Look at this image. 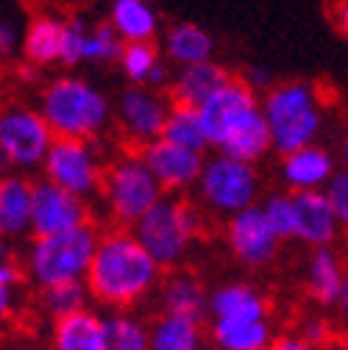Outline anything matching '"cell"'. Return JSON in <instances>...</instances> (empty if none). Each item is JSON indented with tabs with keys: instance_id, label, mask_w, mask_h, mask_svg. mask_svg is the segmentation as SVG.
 Instances as JSON below:
<instances>
[{
	"instance_id": "obj_43",
	"label": "cell",
	"mask_w": 348,
	"mask_h": 350,
	"mask_svg": "<svg viewBox=\"0 0 348 350\" xmlns=\"http://www.w3.org/2000/svg\"><path fill=\"white\" fill-rule=\"evenodd\" d=\"M3 261H9V242L0 237V265H3Z\"/></svg>"
},
{
	"instance_id": "obj_28",
	"label": "cell",
	"mask_w": 348,
	"mask_h": 350,
	"mask_svg": "<svg viewBox=\"0 0 348 350\" xmlns=\"http://www.w3.org/2000/svg\"><path fill=\"white\" fill-rule=\"evenodd\" d=\"M201 323L190 317L162 314L151 325V350H198Z\"/></svg>"
},
{
	"instance_id": "obj_24",
	"label": "cell",
	"mask_w": 348,
	"mask_h": 350,
	"mask_svg": "<svg viewBox=\"0 0 348 350\" xmlns=\"http://www.w3.org/2000/svg\"><path fill=\"white\" fill-rule=\"evenodd\" d=\"M164 53L182 67H192V64L212 62L214 42L201 25L179 23V25H173L164 36Z\"/></svg>"
},
{
	"instance_id": "obj_30",
	"label": "cell",
	"mask_w": 348,
	"mask_h": 350,
	"mask_svg": "<svg viewBox=\"0 0 348 350\" xmlns=\"http://www.w3.org/2000/svg\"><path fill=\"white\" fill-rule=\"evenodd\" d=\"M90 286L86 281H73V284H59L51 289H42V306L53 320H64L73 314L86 312V297H90Z\"/></svg>"
},
{
	"instance_id": "obj_16",
	"label": "cell",
	"mask_w": 348,
	"mask_h": 350,
	"mask_svg": "<svg viewBox=\"0 0 348 350\" xmlns=\"http://www.w3.org/2000/svg\"><path fill=\"white\" fill-rule=\"evenodd\" d=\"M34 184L25 175H3L0 181V237L14 239L31 231Z\"/></svg>"
},
{
	"instance_id": "obj_2",
	"label": "cell",
	"mask_w": 348,
	"mask_h": 350,
	"mask_svg": "<svg viewBox=\"0 0 348 350\" xmlns=\"http://www.w3.org/2000/svg\"><path fill=\"white\" fill-rule=\"evenodd\" d=\"M39 114L45 117L56 139H92L109 125L112 106L90 81L62 75L45 86L39 98Z\"/></svg>"
},
{
	"instance_id": "obj_7",
	"label": "cell",
	"mask_w": 348,
	"mask_h": 350,
	"mask_svg": "<svg viewBox=\"0 0 348 350\" xmlns=\"http://www.w3.org/2000/svg\"><path fill=\"white\" fill-rule=\"evenodd\" d=\"M198 192H201V200L212 211L234 217L253 206V200L259 195V175H256L253 164L217 153V156L206 159V164H203Z\"/></svg>"
},
{
	"instance_id": "obj_4",
	"label": "cell",
	"mask_w": 348,
	"mask_h": 350,
	"mask_svg": "<svg viewBox=\"0 0 348 350\" xmlns=\"http://www.w3.org/2000/svg\"><path fill=\"white\" fill-rule=\"evenodd\" d=\"M201 226L203 214L195 203L184 198H162L134 226V237L159 267H173L201 234Z\"/></svg>"
},
{
	"instance_id": "obj_3",
	"label": "cell",
	"mask_w": 348,
	"mask_h": 350,
	"mask_svg": "<svg viewBox=\"0 0 348 350\" xmlns=\"http://www.w3.org/2000/svg\"><path fill=\"white\" fill-rule=\"evenodd\" d=\"M98 245L101 234L95 226H81L53 237H34L25 253V273L39 289L86 281Z\"/></svg>"
},
{
	"instance_id": "obj_47",
	"label": "cell",
	"mask_w": 348,
	"mask_h": 350,
	"mask_svg": "<svg viewBox=\"0 0 348 350\" xmlns=\"http://www.w3.org/2000/svg\"><path fill=\"white\" fill-rule=\"evenodd\" d=\"M145 3H148V0H145Z\"/></svg>"
},
{
	"instance_id": "obj_33",
	"label": "cell",
	"mask_w": 348,
	"mask_h": 350,
	"mask_svg": "<svg viewBox=\"0 0 348 350\" xmlns=\"http://www.w3.org/2000/svg\"><path fill=\"white\" fill-rule=\"evenodd\" d=\"M262 211H265L268 223H271V228L276 231L279 239L295 237V203H293V195H271L262 203Z\"/></svg>"
},
{
	"instance_id": "obj_5",
	"label": "cell",
	"mask_w": 348,
	"mask_h": 350,
	"mask_svg": "<svg viewBox=\"0 0 348 350\" xmlns=\"http://www.w3.org/2000/svg\"><path fill=\"white\" fill-rule=\"evenodd\" d=\"M103 200L112 217L123 226H137L164 198L162 184L148 170L142 156H123L103 172Z\"/></svg>"
},
{
	"instance_id": "obj_23",
	"label": "cell",
	"mask_w": 348,
	"mask_h": 350,
	"mask_svg": "<svg viewBox=\"0 0 348 350\" xmlns=\"http://www.w3.org/2000/svg\"><path fill=\"white\" fill-rule=\"evenodd\" d=\"M345 270H343V261L340 256L332 250V247H318L312 256H310V265H307V286H310V295L323 303V306H332L337 303L343 286H345Z\"/></svg>"
},
{
	"instance_id": "obj_34",
	"label": "cell",
	"mask_w": 348,
	"mask_h": 350,
	"mask_svg": "<svg viewBox=\"0 0 348 350\" xmlns=\"http://www.w3.org/2000/svg\"><path fill=\"white\" fill-rule=\"evenodd\" d=\"M86 36H90V23L84 17L64 20V42H62V64L75 67L84 62L86 51Z\"/></svg>"
},
{
	"instance_id": "obj_8",
	"label": "cell",
	"mask_w": 348,
	"mask_h": 350,
	"mask_svg": "<svg viewBox=\"0 0 348 350\" xmlns=\"http://www.w3.org/2000/svg\"><path fill=\"white\" fill-rule=\"evenodd\" d=\"M45 178L70 195L86 200L103 187V167L86 139H56L45 159Z\"/></svg>"
},
{
	"instance_id": "obj_10",
	"label": "cell",
	"mask_w": 348,
	"mask_h": 350,
	"mask_svg": "<svg viewBox=\"0 0 348 350\" xmlns=\"http://www.w3.org/2000/svg\"><path fill=\"white\" fill-rule=\"evenodd\" d=\"M81 226H90L86 200L51 184L48 178L34 184V206H31V234L34 237H53V234H64Z\"/></svg>"
},
{
	"instance_id": "obj_46",
	"label": "cell",
	"mask_w": 348,
	"mask_h": 350,
	"mask_svg": "<svg viewBox=\"0 0 348 350\" xmlns=\"http://www.w3.org/2000/svg\"><path fill=\"white\" fill-rule=\"evenodd\" d=\"M198 350H209V347H203V345H201V347H198Z\"/></svg>"
},
{
	"instance_id": "obj_35",
	"label": "cell",
	"mask_w": 348,
	"mask_h": 350,
	"mask_svg": "<svg viewBox=\"0 0 348 350\" xmlns=\"http://www.w3.org/2000/svg\"><path fill=\"white\" fill-rule=\"evenodd\" d=\"M323 192H326V198H329V203L337 214L340 226L348 228V172H334Z\"/></svg>"
},
{
	"instance_id": "obj_36",
	"label": "cell",
	"mask_w": 348,
	"mask_h": 350,
	"mask_svg": "<svg viewBox=\"0 0 348 350\" xmlns=\"http://www.w3.org/2000/svg\"><path fill=\"white\" fill-rule=\"evenodd\" d=\"M20 48H23V39H20L17 23L9 17H0V64L12 62Z\"/></svg>"
},
{
	"instance_id": "obj_17",
	"label": "cell",
	"mask_w": 348,
	"mask_h": 350,
	"mask_svg": "<svg viewBox=\"0 0 348 350\" xmlns=\"http://www.w3.org/2000/svg\"><path fill=\"white\" fill-rule=\"evenodd\" d=\"M282 175L295 192H315L321 187L326 189V184L334 175V159L329 156V150H323L318 145H310L303 150H295V153L284 156Z\"/></svg>"
},
{
	"instance_id": "obj_1",
	"label": "cell",
	"mask_w": 348,
	"mask_h": 350,
	"mask_svg": "<svg viewBox=\"0 0 348 350\" xmlns=\"http://www.w3.org/2000/svg\"><path fill=\"white\" fill-rule=\"evenodd\" d=\"M159 265L140 245L134 231H112L101 237L86 286L92 297L112 309H132L159 281Z\"/></svg>"
},
{
	"instance_id": "obj_29",
	"label": "cell",
	"mask_w": 348,
	"mask_h": 350,
	"mask_svg": "<svg viewBox=\"0 0 348 350\" xmlns=\"http://www.w3.org/2000/svg\"><path fill=\"white\" fill-rule=\"evenodd\" d=\"M103 350H151V328L132 314L103 320Z\"/></svg>"
},
{
	"instance_id": "obj_41",
	"label": "cell",
	"mask_w": 348,
	"mask_h": 350,
	"mask_svg": "<svg viewBox=\"0 0 348 350\" xmlns=\"http://www.w3.org/2000/svg\"><path fill=\"white\" fill-rule=\"evenodd\" d=\"M337 309H340V320L348 325V278H345V286H343V292L337 297Z\"/></svg>"
},
{
	"instance_id": "obj_13",
	"label": "cell",
	"mask_w": 348,
	"mask_h": 350,
	"mask_svg": "<svg viewBox=\"0 0 348 350\" xmlns=\"http://www.w3.org/2000/svg\"><path fill=\"white\" fill-rule=\"evenodd\" d=\"M140 156L145 159L148 170L156 175L162 189H187V187L198 184L203 164H206L203 153L179 148L167 139H156V142L145 145Z\"/></svg>"
},
{
	"instance_id": "obj_18",
	"label": "cell",
	"mask_w": 348,
	"mask_h": 350,
	"mask_svg": "<svg viewBox=\"0 0 348 350\" xmlns=\"http://www.w3.org/2000/svg\"><path fill=\"white\" fill-rule=\"evenodd\" d=\"M212 320H265L268 303L248 284H226L209 295Z\"/></svg>"
},
{
	"instance_id": "obj_31",
	"label": "cell",
	"mask_w": 348,
	"mask_h": 350,
	"mask_svg": "<svg viewBox=\"0 0 348 350\" xmlns=\"http://www.w3.org/2000/svg\"><path fill=\"white\" fill-rule=\"evenodd\" d=\"M159 62H162L159 51L151 45V42H134V45H125L123 56H120L123 75L134 86H148V78H151V72L156 70Z\"/></svg>"
},
{
	"instance_id": "obj_20",
	"label": "cell",
	"mask_w": 348,
	"mask_h": 350,
	"mask_svg": "<svg viewBox=\"0 0 348 350\" xmlns=\"http://www.w3.org/2000/svg\"><path fill=\"white\" fill-rule=\"evenodd\" d=\"M62 42H64V20L42 14L34 17L23 33V53L28 64L45 67L62 62Z\"/></svg>"
},
{
	"instance_id": "obj_44",
	"label": "cell",
	"mask_w": 348,
	"mask_h": 350,
	"mask_svg": "<svg viewBox=\"0 0 348 350\" xmlns=\"http://www.w3.org/2000/svg\"><path fill=\"white\" fill-rule=\"evenodd\" d=\"M343 164H345V172H348V137L343 142Z\"/></svg>"
},
{
	"instance_id": "obj_39",
	"label": "cell",
	"mask_w": 348,
	"mask_h": 350,
	"mask_svg": "<svg viewBox=\"0 0 348 350\" xmlns=\"http://www.w3.org/2000/svg\"><path fill=\"white\" fill-rule=\"evenodd\" d=\"M12 312H14V289L0 284V323L9 320Z\"/></svg>"
},
{
	"instance_id": "obj_42",
	"label": "cell",
	"mask_w": 348,
	"mask_h": 350,
	"mask_svg": "<svg viewBox=\"0 0 348 350\" xmlns=\"http://www.w3.org/2000/svg\"><path fill=\"white\" fill-rule=\"evenodd\" d=\"M337 23H340V28H343V33L348 36V0L340 6V12H337Z\"/></svg>"
},
{
	"instance_id": "obj_25",
	"label": "cell",
	"mask_w": 348,
	"mask_h": 350,
	"mask_svg": "<svg viewBox=\"0 0 348 350\" xmlns=\"http://www.w3.org/2000/svg\"><path fill=\"white\" fill-rule=\"evenodd\" d=\"M53 350H103V317L81 312L53 323Z\"/></svg>"
},
{
	"instance_id": "obj_21",
	"label": "cell",
	"mask_w": 348,
	"mask_h": 350,
	"mask_svg": "<svg viewBox=\"0 0 348 350\" xmlns=\"http://www.w3.org/2000/svg\"><path fill=\"white\" fill-rule=\"evenodd\" d=\"M109 23L125 45L151 42L159 31V17L145 0H112Z\"/></svg>"
},
{
	"instance_id": "obj_22",
	"label": "cell",
	"mask_w": 348,
	"mask_h": 350,
	"mask_svg": "<svg viewBox=\"0 0 348 350\" xmlns=\"http://www.w3.org/2000/svg\"><path fill=\"white\" fill-rule=\"evenodd\" d=\"M212 342L217 350H271L276 345L268 320H212Z\"/></svg>"
},
{
	"instance_id": "obj_19",
	"label": "cell",
	"mask_w": 348,
	"mask_h": 350,
	"mask_svg": "<svg viewBox=\"0 0 348 350\" xmlns=\"http://www.w3.org/2000/svg\"><path fill=\"white\" fill-rule=\"evenodd\" d=\"M159 300H162L164 314L190 317V320H198V323H201L203 312H209V297H206L201 281L190 273L167 275L162 289H159Z\"/></svg>"
},
{
	"instance_id": "obj_14",
	"label": "cell",
	"mask_w": 348,
	"mask_h": 350,
	"mask_svg": "<svg viewBox=\"0 0 348 350\" xmlns=\"http://www.w3.org/2000/svg\"><path fill=\"white\" fill-rule=\"evenodd\" d=\"M295 203V239L318 247H329L340 231V220L323 189L293 192Z\"/></svg>"
},
{
	"instance_id": "obj_40",
	"label": "cell",
	"mask_w": 348,
	"mask_h": 350,
	"mask_svg": "<svg viewBox=\"0 0 348 350\" xmlns=\"http://www.w3.org/2000/svg\"><path fill=\"white\" fill-rule=\"evenodd\" d=\"M271 350H318V347L310 345V342H303L301 336H284V339H279Z\"/></svg>"
},
{
	"instance_id": "obj_26",
	"label": "cell",
	"mask_w": 348,
	"mask_h": 350,
	"mask_svg": "<svg viewBox=\"0 0 348 350\" xmlns=\"http://www.w3.org/2000/svg\"><path fill=\"white\" fill-rule=\"evenodd\" d=\"M271 148H273L271 125H268V120H265L262 111H256L253 117H248V120L234 131V134H232L221 148H217V153L253 164L256 159H262Z\"/></svg>"
},
{
	"instance_id": "obj_32",
	"label": "cell",
	"mask_w": 348,
	"mask_h": 350,
	"mask_svg": "<svg viewBox=\"0 0 348 350\" xmlns=\"http://www.w3.org/2000/svg\"><path fill=\"white\" fill-rule=\"evenodd\" d=\"M125 42L117 36V31L112 28V23H98L90 28L86 36V51H84V62H120Z\"/></svg>"
},
{
	"instance_id": "obj_11",
	"label": "cell",
	"mask_w": 348,
	"mask_h": 350,
	"mask_svg": "<svg viewBox=\"0 0 348 350\" xmlns=\"http://www.w3.org/2000/svg\"><path fill=\"white\" fill-rule=\"evenodd\" d=\"M256 111H262V103L256 100V92L245 81L226 83L212 100H206L201 106V120H203V128H206L209 145L221 148L234 131L248 117H253Z\"/></svg>"
},
{
	"instance_id": "obj_37",
	"label": "cell",
	"mask_w": 348,
	"mask_h": 350,
	"mask_svg": "<svg viewBox=\"0 0 348 350\" xmlns=\"http://www.w3.org/2000/svg\"><path fill=\"white\" fill-rule=\"evenodd\" d=\"M326 336H329V325L323 323V320H318V317H312V320H307L303 323V328H301V339L303 342H310V345H321V342H326Z\"/></svg>"
},
{
	"instance_id": "obj_45",
	"label": "cell",
	"mask_w": 348,
	"mask_h": 350,
	"mask_svg": "<svg viewBox=\"0 0 348 350\" xmlns=\"http://www.w3.org/2000/svg\"><path fill=\"white\" fill-rule=\"evenodd\" d=\"M0 167H3V164H0ZM0 181H3V172H0Z\"/></svg>"
},
{
	"instance_id": "obj_9",
	"label": "cell",
	"mask_w": 348,
	"mask_h": 350,
	"mask_svg": "<svg viewBox=\"0 0 348 350\" xmlns=\"http://www.w3.org/2000/svg\"><path fill=\"white\" fill-rule=\"evenodd\" d=\"M170 109L173 103L159 90H151V86H128L117 98V122L123 128L125 139L145 148L162 139Z\"/></svg>"
},
{
	"instance_id": "obj_6",
	"label": "cell",
	"mask_w": 348,
	"mask_h": 350,
	"mask_svg": "<svg viewBox=\"0 0 348 350\" xmlns=\"http://www.w3.org/2000/svg\"><path fill=\"white\" fill-rule=\"evenodd\" d=\"M56 137L39 109L3 106L0 109V164L12 170L42 167Z\"/></svg>"
},
{
	"instance_id": "obj_38",
	"label": "cell",
	"mask_w": 348,
	"mask_h": 350,
	"mask_svg": "<svg viewBox=\"0 0 348 350\" xmlns=\"http://www.w3.org/2000/svg\"><path fill=\"white\" fill-rule=\"evenodd\" d=\"M245 83L251 86L253 92H259V90H271L273 78H271V72H268V70L253 67V70H245Z\"/></svg>"
},
{
	"instance_id": "obj_15",
	"label": "cell",
	"mask_w": 348,
	"mask_h": 350,
	"mask_svg": "<svg viewBox=\"0 0 348 350\" xmlns=\"http://www.w3.org/2000/svg\"><path fill=\"white\" fill-rule=\"evenodd\" d=\"M226 83H232V75L214 62L182 67L173 78V103L201 109L206 100H212Z\"/></svg>"
},
{
	"instance_id": "obj_12",
	"label": "cell",
	"mask_w": 348,
	"mask_h": 350,
	"mask_svg": "<svg viewBox=\"0 0 348 350\" xmlns=\"http://www.w3.org/2000/svg\"><path fill=\"white\" fill-rule=\"evenodd\" d=\"M226 237H229L232 253L243 265H251V267H259V265H265V261H271L282 242L276 237V231L271 228L262 206H251V208L234 214L226 226Z\"/></svg>"
},
{
	"instance_id": "obj_27",
	"label": "cell",
	"mask_w": 348,
	"mask_h": 350,
	"mask_svg": "<svg viewBox=\"0 0 348 350\" xmlns=\"http://www.w3.org/2000/svg\"><path fill=\"white\" fill-rule=\"evenodd\" d=\"M162 139L179 145V148H187V150H195V153H203L209 148V137H206V128L201 120V109L173 103Z\"/></svg>"
}]
</instances>
